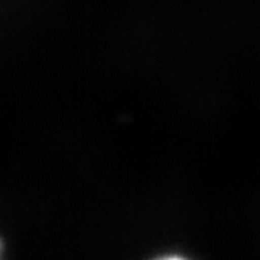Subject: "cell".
I'll use <instances>...</instances> for the list:
<instances>
[{"label": "cell", "instance_id": "cell-1", "mask_svg": "<svg viewBox=\"0 0 260 260\" xmlns=\"http://www.w3.org/2000/svg\"><path fill=\"white\" fill-rule=\"evenodd\" d=\"M0 251H2V243H0Z\"/></svg>", "mask_w": 260, "mask_h": 260}]
</instances>
